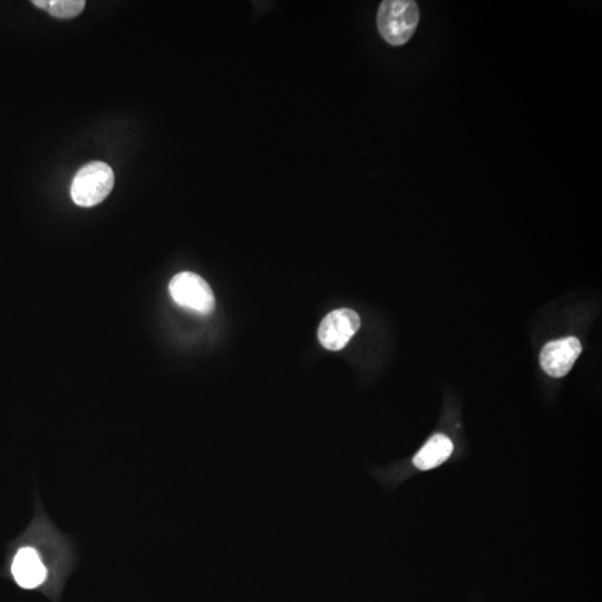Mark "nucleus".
<instances>
[{
	"label": "nucleus",
	"instance_id": "nucleus-4",
	"mask_svg": "<svg viewBox=\"0 0 602 602\" xmlns=\"http://www.w3.org/2000/svg\"><path fill=\"white\" fill-rule=\"evenodd\" d=\"M361 327V318L352 309L334 310L327 315L318 329V339L329 351H342Z\"/></svg>",
	"mask_w": 602,
	"mask_h": 602
},
{
	"label": "nucleus",
	"instance_id": "nucleus-1",
	"mask_svg": "<svg viewBox=\"0 0 602 602\" xmlns=\"http://www.w3.org/2000/svg\"><path fill=\"white\" fill-rule=\"evenodd\" d=\"M419 23L420 9L413 0H385L378 8V32L392 46L409 42Z\"/></svg>",
	"mask_w": 602,
	"mask_h": 602
},
{
	"label": "nucleus",
	"instance_id": "nucleus-3",
	"mask_svg": "<svg viewBox=\"0 0 602 602\" xmlns=\"http://www.w3.org/2000/svg\"><path fill=\"white\" fill-rule=\"evenodd\" d=\"M174 303L201 315H209L216 307V298L207 281L197 274L181 273L169 285Z\"/></svg>",
	"mask_w": 602,
	"mask_h": 602
},
{
	"label": "nucleus",
	"instance_id": "nucleus-7",
	"mask_svg": "<svg viewBox=\"0 0 602 602\" xmlns=\"http://www.w3.org/2000/svg\"><path fill=\"white\" fill-rule=\"evenodd\" d=\"M453 452V443L443 434H436L414 456L413 464L421 471L438 468Z\"/></svg>",
	"mask_w": 602,
	"mask_h": 602
},
{
	"label": "nucleus",
	"instance_id": "nucleus-2",
	"mask_svg": "<svg viewBox=\"0 0 602 602\" xmlns=\"http://www.w3.org/2000/svg\"><path fill=\"white\" fill-rule=\"evenodd\" d=\"M114 187V172L110 165L92 162L85 165L72 183V199L75 205L91 208L108 198Z\"/></svg>",
	"mask_w": 602,
	"mask_h": 602
},
{
	"label": "nucleus",
	"instance_id": "nucleus-5",
	"mask_svg": "<svg viewBox=\"0 0 602 602\" xmlns=\"http://www.w3.org/2000/svg\"><path fill=\"white\" fill-rule=\"evenodd\" d=\"M582 352L579 339L567 337L553 341L542 348L540 364L549 376L560 378L566 376L575 365Z\"/></svg>",
	"mask_w": 602,
	"mask_h": 602
},
{
	"label": "nucleus",
	"instance_id": "nucleus-6",
	"mask_svg": "<svg viewBox=\"0 0 602 602\" xmlns=\"http://www.w3.org/2000/svg\"><path fill=\"white\" fill-rule=\"evenodd\" d=\"M12 574L22 588L35 589L44 584L47 578V568L40 553L34 548L25 547L16 553Z\"/></svg>",
	"mask_w": 602,
	"mask_h": 602
},
{
	"label": "nucleus",
	"instance_id": "nucleus-8",
	"mask_svg": "<svg viewBox=\"0 0 602 602\" xmlns=\"http://www.w3.org/2000/svg\"><path fill=\"white\" fill-rule=\"evenodd\" d=\"M33 4L56 18H73L85 8L84 0H34Z\"/></svg>",
	"mask_w": 602,
	"mask_h": 602
}]
</instances>
